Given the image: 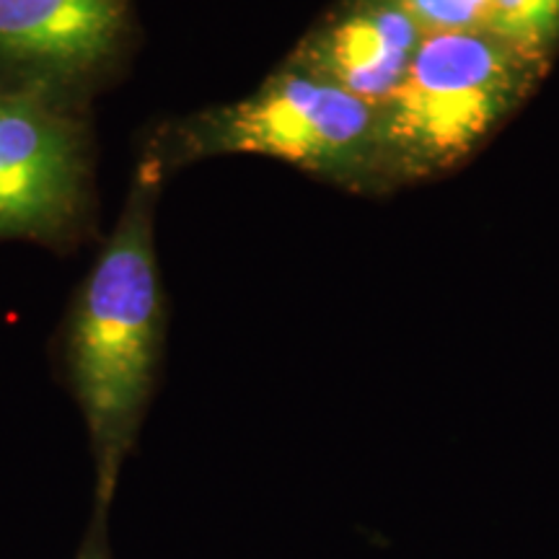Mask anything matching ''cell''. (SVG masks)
<instances>
[{"instance_id": "1", "label": "cell", "mask_w": 559, "mask_h": 559, "mask_svg": "<svg viewBox=\"0 0 559 559\" xmlns=\"http://www.w3.org/2000/svg\"><path fill=\"white\" fill-rule=\"evenodd\" d=\"M156 187V166L145 160L75 298L62 342L66 381L88 428L96 464L94 506L99 508L111 506L164 358L166 311L153 243Z\"/></svg>"}, {"instance_id": "2", "label": "cell", "mask_w": 559, "mask_h": 559, "mask_svg": "<svg viewBox=\"0 0 559 559\" xmlns=\"http://www.w3.org/2000/svg\"><path fill=\"white\" fill-rule=\"evenodd\" d=\"M547 73L487 29L425 34L400 88L379 107L389 190L461 169Z\"/></svg>"}, {"instance_id": "3", "label": "cell", "mask_w": 559, "mask_h": 559, "mask_svg": "<svg viewBox=\"0 0 559 559\" xmlns=\"http://www.w3.org/2000/svg\"><path fill=\"white\" fill-rule=\"evenodd\" d=\"M181 143L190 156H264L349 192H391L379 107L290 62L241 102L194 117Z\"/></svg>"}, {"instance_id": "4", "label": "cell", "mask_w": 559, "mask_h": 559, "mask_svg": "<svg viewBox=\"0 0 559 559\" xmlns=\"http://www.w3.org/2000/svg\"><path fill=\"white\" fill-rule=\"evenodd\" d=\"M83 185L79 132L26 94L0 91V234H47L75 213Z\"/></svg>"}, {"instance_id": "5", "label": "cell", "mask_w": 559, "mask_h": 559, "mask_svg": "<svg viewBox=\"0 0 559 559\" xmlns=\"http://www.w3.org/2000/svg\"><path fill=\"white\" fill-rule=\"evenodd\" d=\"M423 39L402 0H340L285 62L383 107L400 88Z\"/></svg>"}, {"instance_id": "6", "label": "cell", "mask_w": 559, "mask_h": 559, "mask_svg": "<svg viewBox=\"0 0 559 559\" xmlns=\"http://www.w3.org/2000/svg\"><path fill=\"white\" fill-rule=\"evenodd\" d=\"M124 0H0V58L81 73L115 50Z\"/></svg>"}, {"instance_id": "7", "label": "cell", "mask_w": 559, "mask_h": 559, "mask_svg": "<svg viewBox=\"0 0 559 559\" xmlns=\"http://www.w3.org/2000/svg\"><path fill=\"white\" fill-rule=\"evenodd\" d=\"M485 29L549 70L559 55V0H492Z\"/></svg>"}, {"instance_id": "8", "label": "cell", "mask_w": 559, "mask_h": 559, "mask_svg": "<svg viewBox=\"0 0 559 559\" xmlns=\"http://www.w3.org/2000/svg\"><path fill=\"white\" fill-rule=\"evenodd\" d=\"M423 34L477 32L487 26L492 0H402Z\"/></svg>"}, {"instance_id": "9", "label": "cell", "mask_w": 559, "mask_h": 559, "mask_svg": "<svg viewBox=\"0 0 559 559\" xmlns=\"http://www.w3.org/2000/svg\"><path fill=\"white\" fill-rule=\"evenodd\" d=\"M75 559H115L109 544V508L94 506V513H91L88 528L83 534L79 551H75Z\"/></svg>"}]
</instances>
